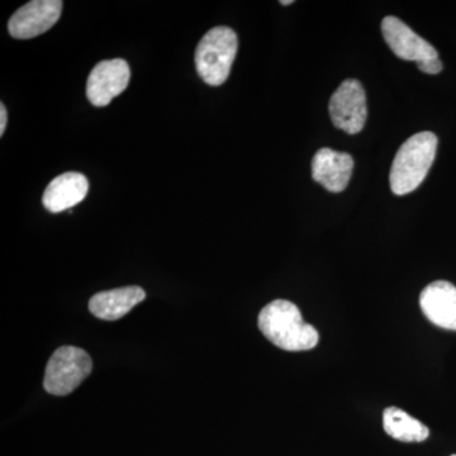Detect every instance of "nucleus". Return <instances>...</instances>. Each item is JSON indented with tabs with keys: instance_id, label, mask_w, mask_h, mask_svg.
Returning a JSON list of instances; mask_svg holds the SVG:
<instances>
[{
	"instance_id": "obj_1",
	"label": "nucleus",
	"mask_w": 456,
	"mask_h": 456,
	"mask_svg": "<svg viewBox=\"0 0 456 456\" xmlns=\"http://www.w3.org/2000/svg\"><path fill=\"white\" fill-rule=\"evenodd\" d=\"M257 325L272 344L287 351L314 349L320 338L317 330L305 322L298 307L285 299H277L264 307Z\"/></svg>"
},
{
	"instance_id": "obj_2",
	"label": "nucleus",
	"mask_w": 456,
	"mask_h": 456,
	"mask_svg": "<svg viewBox=\"0 0 456 456\" xmlns=\"http://www.w3.org/2000/svg\"><path fill=\"white\" fill-rule=\"evenodd\" d=\"M437 150V137L432 132L413 134L401 147L391 167V189L395 196H406L422 184Z\"/></svg>"
},
{
	"instance_id": "obj_3",
	"label": "nucleus",
	"mask_w": 456,
	"mask_h": 456,
	"mask_svg": "<svg viewBox=\"0 0 456 456\" xmlns=\"http://www.w3.org/2000/svg\"><path fill=\"white\" fill-rule=\"evenodd\" d=\"M237 47L236 33L228 27H215L203 36L196 50V66L204 83L220 86L226 82L235 61Z\"/></svg>"
},
{
	"instance_id": "obj_4",
	"label": "nucleus",
	"mask_w": 456,
	"mask_h": 456,
	"mask_svg": "<svg viewBox=\"0 0 456 456\" xmlns=\"http://www.w3.org/2000/svg\"><path fill=\"white\" fill-rule=\"evenodd\" d=\"M93 362L86 350L75 346L57 349L47 362L44 387L53 395L74 392L92 373Z\"/></svg>"
},
{
	"instance_id": "obj_5",
	"label": "nucleus",
	"mask_w": 456,
	"mask_h": 456,
	"mask_svg": "<svg viewBox=\"0 0 456 456\" xmlns=\"http://www.w3.org/2000/svg\"><path fill=\"white\" fill-rule=\"evenodd\" d=\"M330 116L336 127L349 134H359L367 121V97L362 84L347 79L336 89L329 104Z\"/></svg>"
},
{
	"instance_id": "obj_6",
	"label": "nucleus",
	"mask_w": 456,
	"mask_h": 456,
	"mask_svg": "<svg viewBox=\"0 0 456 456\" xmlns=\"http://www.w3.org/2000/svg\"><path fill=\"white\" fill-rule=\"evenodd\" d=\"M130 66L123 59L106 60L94 66L86 83V97L95 107H106L130 83Z\"/></svg>"
},
{
	"instance_id": "obj_7",
	"label": "nucleus",
	"mask_w": 456,
	"mask_h": 456,
	"mask_svg": "<svg viewBox=\"0 0 456 456\" xmlns=\"http://www.w3.org/2000/svg\"><path fill=\"white\" fill-rule=\"evenodd\" d=\"M61 0H33L18 9L8 23L12 37L28 40L37 37L55 25L61 16Z\"/></svg>"
},
{
	"instance_id": "obj_8",
	"label": "nucleus",
	"mask_w": 456,
	"mask_h": 456,
	"mask_svg": "<svg viewBox=\"0 0 456 456\" xmlns=\"http://www.w3.org/2000/svg\"><path fill=\"white\" fill-rule=\"evenodd\" d=\"M384 40L389 49L399 59L407 61L421 62L426 60L439 59V53L435 47L421 36L417 35L397 17L388 16L382 22Z\"/></svg>"
},
{
	"instance_id": "obj_9",
	"label": "nucleus",
	"mask_w": 456,
	"mask_h": 456,
	"mask_svg": "<svg viewBox=\"0 0 456 456\" xmlns=\"http://www.w3.org/2000/svg\"><path fill=\"white\" fill-rule=\"evenodd\" d=\"M354 160L346 152L331 149L318 150L312 160V176L331 193L346 189L353 174Z\"/></svg>"
},
{
	"instance_id": "obj_10",
	"label": "nucleus",
	"mask_w": 456,
	"mask_h": 456,
	"mask_svg": "<svg viewBox=\"0 0 456 456\" xmlns=\"http://www.w3.org/2000/svg\"><path fill=\"white\" fill-rule=\"evenodd\" d=\"M419 305L434 325L456 331L455 285L445 281L428 284L419 296Z\"/></svg>"
},
{
	"instance_id": "obj_11",
	"label": "nucleus",
	"mask_w": 456,
	"mask_h": 456,
	"mask_svg": "<svg viewBox=\"0 0 456 456\" xmlns=\"http://www.w3.org/2000/svg\"><path fill=\"white\" fill-rule=\"evenodd\" d=\"M89 191L88 179L80 173H65L56 176L47 185L42 203L53 213L64 212L73 208L84 200Z\"/></svg>"
},
{
	"instance_id": "obj_12",
	"label": "nucleus",
	"mask_w": 456,
	"mask_h": 456,
	"mask_svg": "<svg viewBox=\"0 0 456 456\" xmlns=\"http://www.w3.org/2000/svg\"><path fill=\"white\" fill-rule=\"evenodd\" d=\"M145 298V290L136 285L117 288L93 296L89 301V310L101 320L117 321Z\"/></svg>"
},
{
	"instance_id": "obj_13",
	"label": "nucleus",
	"mask_w": 456,
	"mask_h": 456,
	"mask_svg": "<svg viewBox=\"0 0 456 456\" xmlns=\"http://www.w3.org/2000/svg\"><path fill=\"white\" fill-rule=\"evenodd\" d=\"M383 428L393 439L403 443H421L430 435V431L422 422L397 407L384 410Z\"/></svg>"
},
{
	"instance_id": "obj_14",
	"label": "nucleus",
	"mask_w": 456,
	"mask_h": 456,
	"mask_svg": "<svg viewBox=\"0 0 456 456\" xmlns=\"http://www.w3.org/2000/svg\"><path fill=\"white\" fill-rule=\"evenodd\" d=\"M417 68L422 73L436 75L443 70V62L440 61V59L426 60V61L417 62Z\"/></svg>"
},
{
	"instance_id": "obj_15",
	"label": "nucleus",
	"mask_w": 456,
	"mask_h": 456,
	"mask_svg": "<svg viewBox=\"0 0 456 456\" xmlns=\"http://www.w3.org/2000/svg\"><path fill=\"white\" fill-rule=\"evenodd\" d=\"M7 110L4 104H0V136L4 134L5 127H7Z\"/></svg>"
},
{
	"instance_id": "obj_16",
	"label": "nucleus",
	"mask_w": 456,
	"mask_h": 456,
	"mask_svg": "<svg viewBox=\"0 0 456 456\" xmlns=\"http://www.w3.org/2000/svg\"><path fill=\"white\" fill-rule=\"evenodd\" d=\"M292 0H287V2H281V5H289L292 4Z\"/></svg>"
},
{
	"instance_id": "obj_17",
	"label": "nucleus",
	"mask_w": 456,
	"mask_h": 456,
	"mask_svg": "<svg viewBox=\"0 0 456 456\" xmlns=\"http://www.w3.org/2000/svg\"><path fill=\"white\" fill-rule=\"evenodd\" d=\"M452 456H456V455H452Z\"/></svg>"
}]
</instances>
